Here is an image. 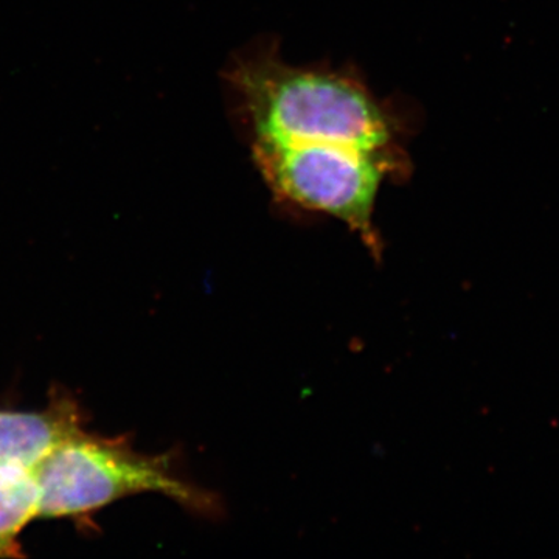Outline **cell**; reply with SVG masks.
Instances as JSON below:
<instances>
[{"label": "cell", "mask_w": 559, "mask_h": 559, "mask_svg": "<svg viewBox=\"0 0 559 559\" xmlns=\"http://www.w3.org/2000/svg\"><path fill=\"white\" fill-rule=\"evenodd\" d=\"M249 148L275 202L342 221L381 260L384 242L374 224L378 193L388 180L409 178L407 151L266 140L250 142Z\"/></svg>", "instance_id": "7a4b0ae2"}, {"label": "cell", "mask_w": 559, "mask_h": 559, "mask_svg": "<svg viewBox=\"0 0 559 559\" xmlns=\"http://www.w3.org/2000/svg\"><path fill=\"white\" fill-rule=\"evenodd\" d=\"M227 100L250 142L331 143L407 151L411 119L356 70L283 60L274 39L237 51L224 69Z\"/></svg>", "instance_id": "6da1fadb"}, {"label": "cell", "mask_w": 559, "mask_h": 559, "mask_svg": "<svg viewBox=\"0 0 559 559\" xmlns=\"http://www.w3.org/2000/svg\"><path fill=\"white\" fill-rule=\"evenodd\" d=\"M39 503L35 469L0 465V557L13 555L22 530L39 516Z\"/></svg>", "instance_id": "5b68a950"}, {"label": "cell", "mask_w": 559, "mask_h": 559, "mask_svg": "<svg viewBox=\"0 0 559 559\" xmlns=\"http://www.w3.org/2000/svg\"><path fill=\"white\" fill-rule=\"evenodd\" d=\"M39 516L58 518L103 509L140 492H159L202 518L223 514L219 496L183 477L171 455H145L123 439L81 432L35 468Z\"/></svg>", "instance_id": "3957f363"}, {"label": "cell", "mask_w": 559, "mask_h": 559, "mask_svg": "<svg viewBox=\"0 0 559 559\" xmlns=\"http://www.w3.org/2000/svg\"><path fill=\"white\" fill-rule=\"evenodd\" d=\"M83 432L68 400L43 412L0 411V465L35 469L50 452Z\"/></svg>", "instance_id": "277c9868"}]
</instances>
